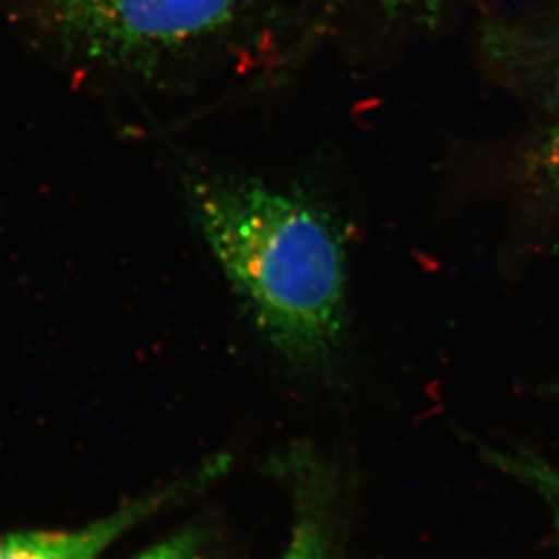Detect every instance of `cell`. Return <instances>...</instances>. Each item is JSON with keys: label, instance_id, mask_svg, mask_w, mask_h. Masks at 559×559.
<instances>
[{"label": "cell", "instance_id": "1", "mask_svg": "<svg viewBox=\"0 0 559 559\" xmlns=\"http://www.w3.org/2000/svg\"><path fill=\"white\" fill-rule=\"evenodd\" d=\"M190 203L266 341L302 365L332 359L346 321V266L332 225L305 201L250 181H200Z\"/></svg>", "mask_w": 559, "mask_h": 559}, {"label": "cell", "instance_id": "2", "mask_svg": "<svg viewBox=\"0 0 559 559\" xmlns=\"http://www.w3.org/2000/svg\"><path fill=\"white\" fill-rule=\"evenodd\" d=\"M66 37L107 60L186 48L236 21L247 0H40Z\"/></svg>", "mask_w": 559, "mask_h": 559}, {"label": "cell", "instance_id": "3", "mask_svg": "<svg viewBox=\"0 0 559 559\" xmlns=\"http://www.w3.org/2000/svg\"><path fill=\"white\" fill-rule=\"evenodd\" d=\"M227 465V459H216L192 478L131 501L85 527L73 531L0 533V559H98L127 531L138 527L173 501L189 497L190 492L222 475Z\"/></svg>", "mask_w": 559, "mask_h": 559}, {"label": "cell", "instance_id": "4", "mask_svg": "<svg viewBox=\"0 0 559 559\" xmlns=\"http://www.w3.org/2000/svg\"><path fill=\"white\" fill-rule=\"evenodd\" d=\"M487 460L506 471L509 475L516 476L533 487L539 497L549 503L552 516H555L556 528L559 534V467L550 464L536 453L525 449H512V451H500V449H487Z\"/></svg>", "mask_w": 559, "mask_h": 559}, {"label": "cell", "instance_id": "5", "mask_svg": "<svg viewBox=\"0 0 559 559\" xmlns=\"http://www.w3.org/2000/svg\"><path fill=\"white\" fill-rule=\"evenodd\" d=\"M280 559H332V539L321 507L299 506L290 542Z\"/></svg>", "mask_w": 559, "mask_h": 559}, {"label": "cell", "instance_id": "6", "mask_svg": "<svg viewBox=\"0 0 559 559\" xmlns=\"http://www.w3.org/2000/svg\"><path fill=\"white\" fill-rule=\"evenodd\" d=\"M132 559H206L205 538L200 531H181Z\"/></svg>", "mask_w": 559, "mask_h": 559}, {"label": "cell", "instance_id": "7", "mask_svg": "<svg viewBox=\"0 0 559 559\" xmlns=\"http://www.w3.org/2000/svg\"><path fill=\"white\" fill-rule=\"evenodd\" d=\"M385 8L391 11L402 10H433L437 5L442 4L445 0H382Z\"/></svg>", "mask_w": 559, "mask_h": 559}, {"label": "cell", "instance_id": "8", "mask_svg": "<svg viewBox=\"0 0 559 559\" xmlns=\"http://www.w3.org/2000/svg\"><path fill=\"white\" fill-rule=\"evenodd\" d=\"M552 169L559 178V132L555 140V147H552Z\"/></svg>", "mask_w": 559, "mask_h": 559}]
</instances>
